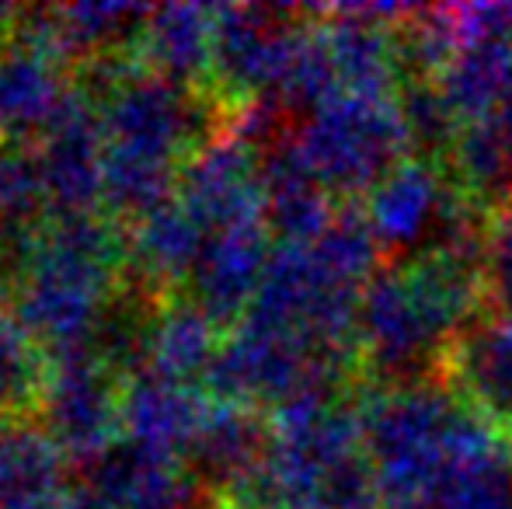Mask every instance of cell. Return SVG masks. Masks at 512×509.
Returning a JSON list of instances; mask_svg holds the SVG:
<instances>
[{"label": "cell", "mask_w": 512, "mask_h": 509, "mask_svg": "<svg viewBox=\"0 0 512 509\" xmlns=\"http://www.w3.org/2000/svg\"><path fill=\"white\" fill-rule=\"evenodd\" d=\"M269 224L230 227L206 234V245L192 269V304L213 325H227L251 311L269 269Z\"/></svg>", "instance_id": "13"}, {"label": "cell", "mask_w": 512, "mask_h": 509, "mask_svg": "<svg viewBox=\"0 0 512 509\" xmlns=\"http://www.w3.org/2000/svg\"><path fill=\"white\" fill-rule=\"evenodd\" d=\"M255 503L276 509H387L366 454L363 408L317 391L272 412Z\"/></svg>", "instance_id": "3"}, {"label": "cell", "mask_w": 512, "mask_h": 509, "mask_svg": "<svg viewBox=\"0 0 512 509\" xmlns=\"http://www.w3.org/2000/svg\"><path fill=\"white\" fill-rule=\"evenodd\" d=\"M49 356L18 314L0 307V422L42 408L49 384Z\"/></svg>", "instance_id": "23"}, {"label": "cell", "mask_w": 512, "mask_h": 509, "mask_svg": "<svg viewBox=\"0 0 512 509\" xmlns=\"http://www.w3.org/2000/svg\"><path fill=\"white\" fill-rule=\"evenodd\" d=\"M178 199L206 234L265 224L262 150L234 129L206 140L178 175Z\"/></svg>", "instance_id": "11"}, {"label": "cell", "mask_w": 512, "mask_h": 509, "mask_svg": "<svg viewBox=\"0 0 512 509\" xmlns=\"http://www.w3.org/2000/svg\"><path fill=\"white\" fill-rule=\"evenodd\" d=\"M443 381L488 422L512 419V311L485 314L453 342Z\"/></svg>", "instance_id": "16"}, {"label": "cell", "mask_w": 512, "mask_h": 509, "mask_svg": "<svg viewBox=\"0 0 512 509\" xmlns=\"http://www.w3.org/2000/svg\"><path fill=\"white\" fill-rule=\"evenodd\" d=\"M481 220L467 217L425 252L370 279L356 318V363L380 387L439 381L446 353L474 325Z\"/></svg>", "instance_id": "1"}, {"label": "cell", "mask_w": 512, "mask_h": 509, "mask_svg": "<svg viewBox=\"0 0 512 509\" xmlns=\"http://www.w3.org/2000/svg\"><path fill=\"white\" fill-rule=\"evenodd\" d=\"M345 367L349 363L328 360L300 342L241 321V328L216 353L206 384L213 387L216 401L283 408L307 394L338 391Z\"/></svg>", "instance_id": "7"}, {"label": "cell", "mask_w": 512, "mask_h": 509, "mask_svg": "<svg viewBox=\"0 0 512 509\" xmlns=\"http://www.w3.org/2000/svg\"><path fill=\"white\" fill-rule=\"evenodd\" d=\"M122 255V234L95 213L60 217L39 234L18 279V318L46 353L95 349Z\"/></svg>", "instance_id": "5"}, {"label": "cell", "mask_w": 512, "mask_h": 509, "mask_svg": "<svg viewBox=\"0 0 512 509\" xmlns=\"http://www.w3.org/2000/svg\"><path fill=\"white\" fill-rule=\"evenodd\" d=\"M506 429H509V443H512V419L506 422Z\"/></svg>", "instance_id": "29"}, {"label": "cell", "mask_w": 512, "mask_h": 509, "mask_svg": "<svg viewBox=\"0 0 512 509\" xmlns=\"http://www.w3.org/2000/svg\"><path fill=\"white\" fill-rule=\"evenodd\" d=\"M63 56L25 28L14 46L0 49V140L42 136L63 112L74 88L63 84Z\"/></svg>", "instance_id": "14"}, {"label": "cell", "mask_w": 512, "mask_h": 509, "mask_svg": "<svg viewBox=\"0 0 512 509\" xmlns=\"http://www.w3.org/2000/svg\"><path fill=\"white\" fill-rule=\"evenodd\" d=\"M216 353H220V342H216L213 321L192 300L189 304L175 300V304H164L154 311L143 374H157L175 384H192L199 377L206 381Z\"/></svg>", "instance_id": "21"}, {"label": "cell", "mask_w": 512, "mask_h": 509, "mask_svg": "<svg viewBox=\"0 0 512 509\" xmlns=\"http://www.w3.org/2000/svg\"><path fill=\"white\" fill-rule=\"evenodd\" d=\"M481 293L495 311H512V199L481 217Z\"/></svg>", "instance_id": "25"}, {"label": "cell", "mask_w": 512, "mask_h": 509, "mask_svg": "<svg viewBox=\"0 0 512 509\" xmlns=\"http://www.w3.org/2000/svg\"><path fill=\"white\" fill-rule=\"evenodd\" d=\"M474 213V203L457 189L450 171L432 157H405L377 189L366 196V224L380 252L398 258L418 255Z\"/></svg>", "instance_id": "9"}, {"label": "cell", "mask_w": 512, "mask_h": 509, "mask_svg": "<svg viewBox=\"0 0 512 509\" xmlns=\"http://www.w3.org/2000/svg\"><path fill=\"white\" fill-rule=\"evenodd\" d=\"M290 140L331 196L373 192L415 147L401 95H335L314 105Z\"/></svg>", "instance_id": "6"}, {"label": "cell", "mask_w": 512, "mask_h": 509, "mask_svg": "<svg viewBox=\"0 0 512 509\" xmlns=\"http://www.w3.org/2000/svg\"><path fill=\"white\" fill-rule=\"evenodd\" d=\"M11 14H14L11 7H0V21H4V18H11ZM0 28H4V25H0Z\"/></svg>", "instance_id": "28"}, {"label": "cell", "mask_w": 512, "mask_h": 509, "mask_svg": "<svg viewBox=\"0 0 512 509\" xmlns=\"http://www.w3.org/2000/svg\"><path fill=\"white\" fill-rule=\"evenodd\" d=\"M206 245V231L178 196L164 199L150 213L136 217V227L129 234V262L136 276L147 286H171L182 283L196 269V258Z\"/></svg>", "instance_id": "19"}, {"label": "cell", "mask_w": 512, "mask_h": 509, "mask_svg": "<svg viewBox=\"0 0 512 509\" xmlns=\"http://www.w3.org/2000/svg\"><path fill=\"white\" fill-rule=\"evenodd\" d=\"M140 60L161 77L189 84L213 70L216 49V7L164 4L154 7L140 32Z\"/></svg>", "instance_id": "20"}, {"label": "cell", "mask_w": 512, "mask_h": 509, "mask_svg": "<svg viewBox=\"0 0 512 509\" xmlns=\"http://www.w3.org/2000/svg\"><path fill=\"white\" fill-rule=\"evenodd\" d=\"M46 199L39 157L21 143L0 140V224H18Z\"/></svg>", "instance_id": "26"}, {"label": "cell", "mask_w": 512, "mask_h": 509, "mask_svg": "<svg viewBox=\"0 0 512 509\" xmlns=\"http://www.w3.org/2000/svg\"><path fill=\"white\" fill-rule=\"evenodd\" d=\"M304 25L279 7H216L213 77L237 105H283Z\"/></svg>", "instance_id": "8"}, {"label": "cell", "mask_w": 512, "mask_h": 509, "mask_svg": "<svg viewBox=\"0 0 512 509\" xmlns=\"http://www.w3.org/2000/svg\"><path fill=\"white\" fill-rule=\"evenodd\" d=\"M67 454L28 422H0V509H21L60 496Z\"/></svg>", "instance_id": "22"}, {"label": "cell", "mask_w": 512, "mask_h": 509, "mask_svg": "<svg viewBox=\"0 0 512 509\" xmlns=\"http://www.w3.org/2000/svg\"><path fill=\"white\" fill-rule=\"evenodd\" d=\"M265 224L283 238V245L317 241L338 220L331 192L310 175L290 136H279L262 154Z\"/></svg>", "instance_id": "18"}, {"label": "cell", "mask_w": 512, "mask_h": 509, "mask_svg": "<svg viewBox=\"0 0 512 509\" xmlns=\"http://www.w3.org/2000/svg\"><path fill=\"white\" fill-rule=\"evenodd\" d=\"M39 171L56 217L95 213L105 199V133L88 91L74 88L53 126L39 136Z\"/></svg>", "instance_id": "12"}, {"label": "cell", "mask_w": 512, "mask_h": 509, "mask_svg": "<svg viewBox=\"0 0 512 509\" xmlns=\"http://www.w3.org/2000/svg\"><path fill=\"white\" fill-rule=\"evenodd\" d=\"M213 401L192 384L164 381L157 374H136L122 387V429L133 443L161 454H189Z\"/></svg>", "instance_id": "17"}, {"label": "cell", "mask_w": 512, "mask_h": 509, "mask_svg": "<svg viewBox=\"0 0 512 509\" xmlns=\"http://www.w3.org/2000/svg\"><path fill=\"white\" fill-rule=\"evenodd\" d=\"M21 509H70V496H53V499H42V503L21 506Z\"/></svg>", "instance_id": "27"}, {"label": "cell", "mask_w": 512, "mask_h": 509, "mask_svg": "<svg viewBox=\"0 0 512 509\" xmlns=\"http://www.w3.org/2000/svg\"><path fill=\"white\" fill-rule=\"evenodd\" d=\"M359 408L387 509H429L467 447L492 426L439 381L377 387Z\"/></svg>", "instance_id": "4"}, {"label": "cell", "mask_w": 512, "mask_h": 509, "mask_svg": "<svg viewBox=\"0 0 512 509\" xmlns=\"http://www.w3.org/2000/svg\"><path fill=\"white\" fill-rule=\"evenodd\" d=\"M112 377L115 374L95 349L53 356L42 415L46 433L67 457L91 464L112 447L122 426V391H115Z\"/></svg>", "instance_id": "10"}, {"label": "cell", "mask_w": 512, "mask_h": 509, "mask_svg": "<svg viewBox=\"0 0 512 509\" xmlns=\"http://www.w3.org/2000/svg\"><path fill=\"white\" fill-rule=\"evenodd\" d=\"M105 133V203L143 217L178 189L185 161L213 140V102L182 81L129 67L98 102Z\"/></svg>", "instance_id": "2"}, {"label": "cell", "mask_w": 512, "mask_h": 509, "mask_svg": "<svg viewBox=\"0 0 512 509\" xmlns=\"http://www.w3.org/2000/svg\"><path fill=\"white\" fill-rule=\"evenodd\" d=\"M429 509H512V447L502 440L467 454Z\"/></svg>", "instance_id": "24"}, {"label": "cell", "mask_w": 512, "mask_h": 509, "mask_svg": "<svg viewBox=\"0 0 512 509\" xmlns=\"http://www.w3.org/2000/svg\"><path fill=\"white\" fill-rule=\"evenodd\" d=\"M272 429L248 405L213 401L189 457L196 461L199 478L220 485L230 503H255L258 478L269 454Z\"/></svg>", "instance_id": "15"}]
</instances>
